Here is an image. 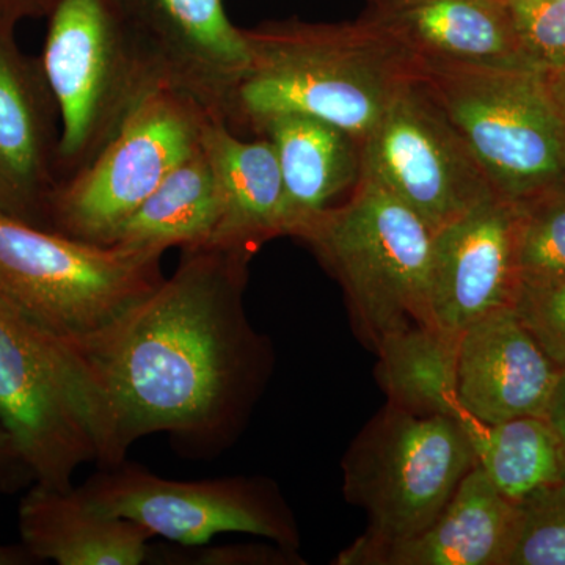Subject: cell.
<instances>
[{
    "label": "cell",
    "instance_id": "1",
    "mask_svg": "<svg viewBox=\"0 0 565 565\" xmlns=\"http://www.w3.org/2000/svg\"><path fill=\"white\" fill-rule=\"evenodd\" d=\"M252 255L181 248L177 270L147 299L98 332L63 340L99 467L156 434L196 460L232 444L264 371L263 340L243 305Z\"/></svg>",
    "mask_w": 565,
    "mask_h": 565
},
{
    "label": "cell",
    "instance_id": "2",
    "mask_svg": "<svg viewBox=\"0 0 565 565\" xmlns=\"http://www.w3.org/2000/svg\"><path fill=\"white\" fill-rule=\"evenodd\" d=\"M247 65L225 125L258 137L280 115L332 122L360 143L384 117L418 63L370 18L356 21H266L244 29Z\"/></svg>",
    "mask_w": 565,
    "mask_h": 565
},
{
    "label": "cell",
    "instance_id": "3",
    "mask_svg": "<svg viewBox=\"0 0 565 565\" xmlns=\"http://www.w3.org/2000/svg\"><path fill=\"white\" fill-rule=\"evenodd\" d=\"M40 65L61 118V182L87 167L163 84L118 0H50Z\"/></svg>",
    "mask_w": 565,
    "mask_h": 565
},
{
    "label": "cell",
    "instance_id": "4",
    "mask_svg": "<svg viewBox=\"0 0 565 565\" xmlns=\"http://www.w3.org/2000/svg\"><path fill=\"white\" fill-rule=\"evenodd\" d=\"M434 230L407 204L363 173L352 195L296 233L343 286L352 313L374 345L412 326H433L429 311Z\"/></svg>",
    "mask_w": 565,
    "mask_h": 565
},
{
    "label": "cell",
    "instance_id": "5",
    "mask_svg": "<svg viewBox=\"0 0 565 565\" xmlns=\"http://www.w3.org/2000/svg\"><path fill=\"white\" fill-rule=\"evenodd\" d=\"M166 252L98 245L0 212V292L61 340L98 332L166 280Z\"/></svg>",
    "mask_w": 565,
    "mask_h": 565
},
{
    "label": "cell",
    "instance_id": "6",
    "mask_svg": "<svg viewBox=\"0 0 565 565\" xmlns=\"http://www.w3.org/2000/svg\"><path fill=\"white\" fill-rule=\"evenodd\" d=\"M493 188L525 202L565 181V117L539 71L418 65Z\"/></svg>",
    "mask_w": 565,
    "mask_h": 565
},
{
    "label": "cell",
    "instance_id": "7",
    "mask_svg": "<svg viewBox=\"0 0 565 565\" xmlns=\"http://www.w3.org/2000/svg\"><path fill=\"white\" fill-rule=\"evenodd\" d=\"M478 465L462 424L390 404L345 459V493L370 516L367 544L422 533Z\"/></svg>",
    "mask_w": 565,
    "mask_h": 565
},
{
    "label": "cell",
    "instance_id": "8",
    "mask_svg": "<svg viewBox=\"0 0 565 565\" xmlns=\"http://www.w3.org/2000/svg\"><path fill=\"white\" fill-rule=\"evenodd\" d=\"M206 114L170 87L151 93L87 167L58 184L50 230L114 245L121 226L202 143Z\"/></svg>",
    "mask_w": 565,
    "mask_h": 565
},
{
    "label": "cell",
    "instance_id": "9",
    "mask_svg": "<svg viewBox=\"0 0 565 565\" xmlns=\"http://www.w3.org/2000/svg\"><path fill=\"white\" fill-rule=\"evenodd\" d=\"M0 423L36 484L68 490L96 462L79 375L65 341L0 292Z\"/></svg>",
    "mask_w": 565,
    "mask_h": 565
},
{
    "label": "cell",
    "instance_id": "10",
    "mask_svg": "<svg viewBox=\"0 0 565 565\" xmlns=\"http://www.w3.org/2000/svg\"><path fill=\"white\" fill-rule=\"evenodd\" d=\"M362 172L434 232L500 195L419 77L408 82L362 141Z\"/></svg>",
    "mask_w": 565,
    "mask_h": 565
},
{
    "label": "cell",
    "instance_id": "11",
    "mask_svg": "<svg viewBox=\"0 0 565 565\" xmlns=\"http://www.w3.org/2000/svg\"><path fill=\"white\" fill-rule=\"evenodd\" d=\"M77 490L99 511L182 546L207 545L228 533L262 535L285 545L296 541L285 509L252 479L178 481L126 459L102 467Z\"/></svg>",
    "mask_w": 565,
    "mask_h": 565
},
{
    "label": "cell",
    "instance_id": "12",
    "mask_svg": "<svg viewBox=\"0 0 565 565\" xmlns=\"http://www.w3.org/2000/svg\"><path fill=\"white\" fill-rule=\"evenodd\" d=\"M522 286L519 204L494 195L434 234L430 323L462 334L479 319L514 308Z\"/></svg>",
    "mask_w": 565,
    "mask_h": 565
},
{
    "label": "cell",
    "instance_id": "13",
    "mask_svg": "<svg viewBox=\"0 0 565 565\" xmlns=\"http://www.w3.org/2000/svg\"><path fill=\"white\" fill-rule=\"evenodd\" d=\"M163 84L225 122L248 52L223 0H118Z\"/></svg>",
    "mask_w": 565,
    "mask_h": 565
},
{
    "label": "cell",
    "instance_id": "14",
    "mask_svg": "<svg viewBox=\"0 0 565 565\" xmlns=\"http://www.w3.org/2000/svg\"><path fill=\"white\" fill-rule=\"evenodd\" d=\"M57 121L40 61L22 54L14 33L0 32V212L46 230L61 184Z\"/></svg>",
    "mask_w": 565,
    "mask_h": 565
},
{
    "label": "cell",
    "instance_id": "15",
    "mask_svg": "<svg viewBox=\"0 0 565 565\" xmlns=\"http://www.w3.org/2000/svg\"><path fill=\"white\" fill-rule=\"evenodd\" d=\"M559 370L514 308L479 319L460 334L457 351L463 419L497 424L544 416Z\"/></svg>",
    "mask_w": 565,
    "mask_h": 565
},
{
    "label": "cell",
    "instance_id": "16",
    "mask_svg": "<svg viewBox=\"0 0 565 565\" xmlns=\"http://www.w3.org/2000/svg\"><path fill=\"white\" fill-rule=\"evenodd\" d=\"M366 14L418 65L537 71L504 0H367ZM541 73V71H539Z\"/></svg>",
    "mask_w": 565,
    "mask_h": 565
},
{
    "label": "cell",
    "instance_id": "17",
    "mask_svg": "<svg viewBox=\"0 0 565 565\" xmlns=\"http://www.w3.org/2000/svg\"><path fill=\"white\" fill-rule=\"evenodd\" d=\"M515 525V503L500 493L479 465L422 533L390 544L360 539L341 565H503Z\"/></svg>",
    "mask_w": 565,
    "mask_h": 565
},
{
    "label": "cell",
    "instance_id": "18",
    "mask_svg": "<svg viewBox=\"0 0 565 565\" xmlns=\"http://www.w3.org/2000/svg\"><path fill=\"white\" fill-rule=\"evenodd\" d=\"M202 147L221 196V221L207 245L253 253L286 236L285 189L273 143L266 137L237 136L210 118Z\"/></svg>",
    "mask_w": 565,
    "mask_h": 565
},
{
    "label": "cell",
    "instance_id": "19",
    "mask_svg": "<svg viewBox=\"0 0 565 565\" xmlns=\"http://www.w3.org/2000/svg\"><path fill=\"white\" fill-rule=\"evenodd\" d=\"M22 546L32 559L58 565H140L152 559V535L88 503L77 487L36 484L18 511Z\"/></svg>",
    "mask_w": 565,
    "mask_h": 565
},
{
    "label": "cell",
    "instance_id": "20",
    "mask_svg": "<svg viewBox=\"0 0 565 565\" xmlns=\"http://www.w3.org/2000/svg\"><path fill=\"white\" fill-rule=\"evenodd\" d=\"M258 137L273 143L286 203V236L333 206L362 177V143L332 122L307 115H280Z\"/></svg>",
    "mask_w": 565,
    "mask_h": 565
},
{
    "label": "cell",
    "instance_id": "21",
    "mask_svg": "<svg viewBox=\"0 0 565 565\" xmlns=\"http://www.w3.org/2000/svg\"><path fill=\"white\" fill-rule=\"evenodd\" d=\"M221 221V196L202 143L121 226L114 245L129 248L202 247Z\"/></svg>",
    "mask_w": 565,
    "mask_h": 565
},
{
    "label": "cell",
    "instance_id": "22",
    "mask_svg": "<svg viewBox=\"0 0 565 565\" xmlns=\"http://www.w3.org/2000/svg\"><path fill=\"white\" fill-rule=\"evenodd\" d=\"M459 338L435 326H412L375 345L381 355L379 379L390 404L462 422L457 396Z\"/></svg>",
    "mask_w": 565,
    "mask_h": 565
},
{
    "label": "cell",
    "instance_id": "23",
    "mask_svg": "<svg viewBox=\"0 0 565 565\" xmlns=\"http://www.w3.org/2000/svg\"><path fill=\"white\" fill-rule=\"evenodd\" d=\"M479 467L512 503L544 487L563 482L559 444L544 416H520L509 422H462Z\"/></svg>",
    "mask_w": 565,
    "mask_h": 565
},
{
    "label": "cell",
    "instance_id": "24",
    "mask_svg": "<svg viewBox=\"0 0 565 565\" xmlns=\"http://www.w3.org/2000/svg\"><path fill=\"white\" fill-rule=\"evenodd\" d=\"M516 204L522 282L565 280V181Z\"/></svg>",
    "mask_w": 565,
    "mask_h": 565
},
{
    "label": "cell",
    "instance_id": "25",
    "mask_svg": "<svg viewBox=\"0 0 565 565\" xmlns=\"http://www.w3.org/2000/svg\"><path fill=\"white\" fill-rule=\"evenodd\" d=\"M503 565H565L564 482L515 503V525Z\"/></svg>",
    "mask_w": 565,
    "mask_h": 565
},
{
    "label": "cell",
    "instance_id": "26",
    "mask_svg": "<svg viewBox=\"0 0 565 565\" xmlns=\"http://www.w3.org/2000/svg\"><path fill=\"white\" fill-rule=\"evenodd\" d=\"M531 65L541 73L565 66V0H504Z\"/></svg>",
    "mask_w": 565,
    "mask_h": 565
},
{
    "label": "cell",
    "instance_id": "27",
    "mask_svg": "<svg viewBox=\"0 0 565 565\" xmlns=\"http://www.w3.org/2000/svg\"><path fill=\"white\" fill-rule=\"evenodd\" d=\"M514 311L546 355L565 367V280L522 282Z\"/></svg>",
    "mask_w": 565,
    "mask_h": 565
},
{
    "label": "cell",
    "instance_id": "28",
    "mask_svg": "<svg viewBox=\"0 0 565 565\" xmlns=\"http://www.w3.org/2000/svg\"><path fill=\"white\" fill-rule=\"evenodd\" d=\"M189 555L170 552L166 559H185L181 564L196 565H237L270 563L267 559H278V555L256 546H191ZM170 561V563H173Z\"/></svg>",
    "mask_w": 565,
    "mask_h": 565
},
{
    "label": "cell",
    "instance_id": "29",
    "mask_svg": "<svg viewBox=\"0 0 565 565\" xmlns=\"http://www.w3.org/2000/svg\"><path fill=\"white\" fill-rule=\"evenodd\" d=\"M35 482L28 463L22 459L13 438L0 423V493H17Z\"/></svg>",
    "mask_w": 565,
    "mask_h": 565
},
{
    "label": "cell",
    "instance_id": "30",
    "mask_svg": "<svg viewBox=\"0 0 565 565\" xmlns=\"http://www.w3.org/2000/svg\"><path fill=\"white\" fill-rule=\"evenodd\" d=\"M50 0H0V32L14 33L21 21L46 14Z\"/></svg>",
    "mask_w": 565,
    "mask_h": 565
},
{
    "label": "cell",
    "instance_id": "31",
    "mask_svg": "<svg viewBox=\"0 0 565 565\" xmlns=\"http://www.w3.org/2000/svg\"><path fill=\"white\" fill-rule=\"evenodd\" d=\"M544 418L552 426L553 433L559 444L561 459H563V482L565 484V367H561L555 386L550 394Z\"/></svg>",
    "mask_w": 565,
    "mask_h": 565
},
{
    "label": "cell",
    "instance_id": "32",
    "mask_svg": "<svg viewBox=\"0 0 565 565\" xmlns=\"http://www.w3.org/2000/svg\"><path fill=\"white\" fill-rule=\"evenodd\" d=\"M542 74H544L546 87H548L553 99H555L557 107H559V110L563 111L565 117V66H563V68L546 71V73Z\"/></svg>",
    "mask_w": 565,
    "mask_h": 565
},
{
    "label": "cell",
    "instance_id": "33",
    "mask_svg": "<svg viewBox=\"0 0 565 565\" xmlns=\"http://www.w3.org/2000/svg\"><path fill=\"white\" fill-rule=\"evenodd\" d=\"M32 556L29 555L24 546L0 545V565H25L32 563Z\"/></svg>",
    "mask_w": 565,
    "mask_h": 565
}]
</instances>
